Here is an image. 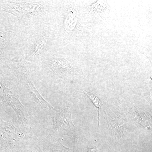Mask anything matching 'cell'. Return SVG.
<instances>
[{"label":"cell","mask_w":152,"mask_h":152,"mask_svg":"<svg viewBox=\"0 0 152 152\" xmlns=\"http://www.w3.org/2000/svg\"><path fill=\"white\" fill-rule=\"evenodd\" d=\"M42 1L26 2L23 1H0V11L12 14L18 18H32L41 15L45 8Z\"/></svg>","instance_id":"cell-2"},{"label":"cell","mask_w":152,"mask_h":152,"mask_svg":"<svg viewBox=\"0 0 152 152\" xmlns=\"http://www.w3.org/2000/svg\"><path fill=\"white\" fill-rule=\"evenodd\" d=\"M7 33L0 32V60L2 58L7 47Z\"/></svg>","instance_id":"cell-7"},{"label":"cell","mask_w":152,"mask_h":152,"mask_svg":"<svg viewBox=\"0 0 152 152\" xmlns=\"http://www.w3.org/2000/svg\"><path fill=\"white\" fill-rule=\"evenodd\" d=\"M47 43L46 39L43 36L36 38L27 51L26 59L31 61L39 59L45 53Z\"/></svg>","instance_id":"cell-5"},{"label":"cell","mask_w":152,"mask_h":152,"mask_svg":"<svg viewBox=\"0 0 152 152\" xmlns=\"http://www.w3.org/2000/svg\"><path fill=\"white\" fill-rule=\"evenodd\" d=\"M83 91L86 96L90 99V100L92 102L94 106L98 109V125L96 136V140H95V142H96L97 138L98 129H99L100 125V111L101 107L103 105V104L102 101L94 93L88 91Z\"/></svg>","instance_id":"cell-6"},{"label":"cell","mask_w":152,"mask_h":152,"mask_svg":"<svg viewBox=\"0 0 152 152\" xmlns=\"http://www.w3.org/2000/svg\"><path fill=\"white\" fill-rule=\"evenodd\" d=\"M46 62V65L48 66L61 75H67L73 71L74 68L69 61L58 56H49Z\"/></svg>","instance_id":"cell-4"},{"label":"cell","mask_w":152,"mask_h":152,"mask_svg":"<svg viewBox=\"0 0 152 152\" xmlns=\"http://www.w3.org/2000/svg\"><path fill=\"white\" fill-rule=\"evenodd\" d=\"M124 113L130 121L138 128L143 129L151 133V116L148 115L134 104L124 103Z\"/></svg>","instance_id":"cell-3"},{"label":"cell","mask_w":152,"mask_h":152,"mask_svg":"<svg viewBox=\"0 0 152 152\" xmlns=\"http://www.w3.org/2000/svg\"><path fill=\"white\" fill-rule=\"evenodd\" d=\"M104 112L110 136L115 142L122 145L130 136V121L125 114L109 107H105Z\"/></svg>","instance_id":"cell-1"},{"label":"cell","mask_w":152,"mask_h":152,"mask_svg":"<svg viewBox=\"0 0 152 152\" xmlns=\"http://www.w3.org/2000/svg\"><path fill=\"white\" fill-rule=\"evenodd\" d=\"M82 152H101L99 150H98L96 146L95 145L93 148H89L88 146H86L83 149Z\"/></svg>","instance_id":"cell-8"}]
</instances>
